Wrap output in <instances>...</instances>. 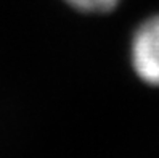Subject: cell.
<instances>
[{
	"mask_svg": "<svg viewBox=\"0 0 159 158\" xmlns=\"http://www.w3.org/2000/svg\"><path fill=\"white\" fill-rule=\"evenodd\" d=\"M130 61L143 82L159 87V15L140 24L130 42Z\"/></svg>",
	"mask_w": 159,
	"mask_h": 158,
	"instance_id": "1",
	"label": "cell"
},
{
	"mask_svg": "<svg viewBox=\"0 0 159 158\" xmlns=\"http://www.w3.org/2000/svg\"><path fill=\"white\" fill-rule=\"evenodd\" d=\"M74 10L84 13H106L117 7L119 0H64Z\"/></svg>",
	"mask_w": 159,
	"mask_h": 158,
	"instance_id": "2",
	"label": "cell"
}]
</instances>
